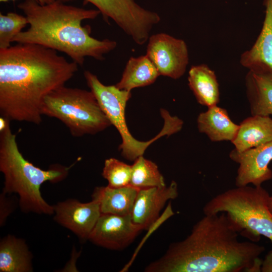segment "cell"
Segmentation results:
<instances>
[{"instance_id": "cell-4", "label": "cell", "mask_w": 272, "mask_h": 272, "mask_svg": "<svg viewBox=\"0 0 272 272\" xmlns=\"http://www.w3.org/2000/svg\"><path fill=\"white\" fill-rule=\"evenodd\" d=\"M10 122L7 119L0 127V171L4 175L2 192L17 194L18 205L24 213L53 215V206L43 198L40 187L47 181L55 183L65 179L74 164L69 167L53 164L47 170L36 167L19 151Z\"/></svg>"}, {"instance_id": "cell-15", "label": "cell", "mask_w": 272, "mask_h": 272, "mask_svg": "<svg viewBox=\"0 0 272 272\" xmlns=\"http://www.w3.org/2000/svg\"><path fill=\"white\" fill-rule=\"evenodd\" d=\"M139 190L131 185L117 188L98 186L93 191L92 199L98 202L101 214L130 215Z\"/></svg>"}, {"instance_id": "cell-7", "label": "cell", "mask_w": 272, "mask_h": 272, "mask_svg": "<svg viewBox=\"0 0 272 272\" xmlns=\"http://www.w3.org/2000/svg\"><path fill=\"white\" fill-rule=\"evenodd\" d=\"M42 113L61 121L75 137L94 134L111 124L91 91L62 86L48 95Z\"/></svg>"}, {"instance_id": "cell-14", "label": "cell", "mask_w": 272, "mask_h": 272, "mask_svg": "<svg viewBox=\"0 0 272 272\" xmlns=\"http://www.w3.org/2000/svg\"><path fill=\"white\" fill-rule=\"evenodd\" d=\"M265 17L255 43L242 53L241 64L258 75L272 77V0H264Z\"/></svg>"}, {"instance_id": "cell-28", "label": "cell", "mask_w": 272, "mask_h": 272, "mask_svg": "<svg viewBox=\"0 0 272 272\" xmlns=\"http://www.w3.org/2000/svg\"><path fill=\"white\" fill-rule=\"evenodd\" d=\"M268 207L270 213L272 214V196H270L269 198Z\"/></svg>"}, {"instance_id": "cell-20", "label": "cell", "mask_w": 272, "mask_h": 272, "mask_svg": "<svg viewBox=\"0 0 272 272\" xmlns=\"http://www.w3.org/2000/svg\"><path fill=\"white\" fill-rule=\"evenodd\" d=\"M245 84L251 115H272V77L248 71Z\"/></svg>"}, {"instance_id": "cell-22", "label": "cell", "mask_w": 272, "mask_h": 272, "mask_svg": "<svg viewBox=\"0 0 272 272\" xmlns=\"http://www.w3.org/2000/svg\"><path fill=\"white\" fill-rule=\"evenodd\" d=\"M129 185L139 189L166 185L157 165L143 156L136 159L131 165Z\"/></svg>"}, {"instance_id": "cell-13", "label": "cell", "mask_w": 272, "mask_h": 272, "mask_svg": "<svg viewBox=\"0 0 272 272\" xmlns=\"http://www.w3.org/2000/svg\"><path fill=\"white\" fill-rule=\"evenodd\" d=\"M178 195V185L175 181L168 186L139 189L131 213L132 222L143 230L148 229L158 219L166 202Z\"/></svg>"}, {"instance_id": "cell-1", "label": "cell", "mask_w": 272, "mask_h": 272, "mask_svg": "<svg viewBox=\"0 0 272 272\" xmlns=\"http://www.w3.org/2000/svg\"><path fill=\"white\" fill-rule=\"evenodd\" d=\"M78 66L39 45L18 43L0 50L1 116L39 124L46 97L65 86Z\"/></svg>"}, {"instance_id": "cell-26", "label": "cell", "mask_w": 272, "mask_h": 272, "mask_svg": "<svg viewBox=\"0 0 272 272\" xmlns=\"http://www.w3.org/2000/svg\"><path fill=\"white\" fill-rule=\"evenodd\" d=\"M260 271L272 272V250L268 252L263 260H262Z\"/></svg>"}, {"instance_id": "cell-12", "label": "cell", "mask_w": 272, "mask_h": 272, "mask_svg": "<svg viewBox=\"0 0 272 272\" xmlns=\"http://www.w3.org/2000/svg\"><path fill=\"white\" fill-rule=\"evenodd\" d=\"M142 230L132 222L131 214H101L89 240L98 246L118 250L129 245Z\"/></svg>"}, {"instance_id": "cell-6", "label": "cell", "mask_w": 272, "mask_h": 272, "mask_svg": "<svg viewBox=\"0 0 272 272\" xmlns=\"http://www.w3.org/2000/svg\"><path fill=\"white\" fill-rule=\"evenodd\" d=\"M84 76L88 86L101 109L111 125L115 127L120 134L122 143L119 149L125 159L134 161L143 156L147 148L157 139L164 135L169 136L181 129L183 124L182 120L166 112L162 114L164 121L163 127L156 137L146 142L136 140L130 133L125 118V109L127 102L131 96V92L120 90L115 85H105L96 75L89 71H85Z\"/></svg>"}, {"instance_id": "cell-19", "label": "cell", "mask_w": 272, "mask_h": 272, "mask_svg": "<svg viewBox=\"0 0 272 272\" xmlns=\"http://www.w3.org/2000/svg\"><path fill=\"white\" fill-rule=\"evenodd\" d=\"M188 86L198 103L210 107L220 101L219 86L214 71L207 65L192 66L188 72Z\"/></svg>"}, {"instance_id": "cell-24", "label": "cell", "mask_w": 272, "mask_h": 272, "mask_svg": "<svg viewBox=\"0 0 272 272\" xmlns=\"http://www.w3.org/2000/svg\"><path fill=\"white\" fill-rule=\"evenodd\" d=\"M131 166L115 158L105 161L102 176L108 182V185L117 188L130 185Z\"/></svg>"}, {"instance_id": "cell-21", "label": "cell", "mask_w": 272, "mask_h": 272, "mask_svg": "<svg viewBox=\"0 0 272 272\" xmlns=\"http://www.w3.org/2000/svg\"><path fill=\"white\" fill-rule=\"evenodd\" d=\"M159 76L157 68L146 54L131 57L120 81L115 85L120 90L131 92L133 89L152 84Z\"/></svg>"}, {"instance_id": "cell-23", "label": "cell", "mask_w": 272, "mask_h": 272, "mask_svg": "<svg viewBox=\"0 0 272 272\" xmlns=\"http://www.w3.org/2000/svg\"><path fill=\"white\" fill-rule=\"evenodd\" d=\"M28 25L25 16L15 12L0 13V50L11 46L14 38Z\"/></svg>"}, {"instance_id": "cell-9", "label": "cell", "mask_w": 272, "mask_h": 272, "mask_svg": "<svg viewBox=\"0 0 272 272\" xmlns=\"http://www.w3.org/2000/svg\"><path fill=\"white\" fill-rule=\"evenodd\" d=\"M146 55L160 75L173 79H178L184 75L189 62L185 41L164 33L150 36Z\"/></svg>"}, {"instance_id": "cell-8", "label": "cell", "mask_w": 272, "mask_h": 272, "mask_svg": "<svg viewBox=\"0 0 272 272\" xmlns=\"http://www.w3.org/2000/svg\"><path fill=\"white\" fill-rule=\"evenodd\" d=\"M66 3L75 0H57ZM93 5L108 23L111 19L133 41L145 44L154 26L161 18L155 12L145 9L135 0H84Z\"/></svg>"}, {"instance_id": "cell-27", "label": "cell", "mask_w": 272, "mask_h": 272, "mask_svg": "<svg viewBox=\"0 0 272 272\" xmlns=\"http://www.w3.org/2000/svg\"><path fill=\"white\" fill-rule=\"evenodd\" d=\"M16 0H0L1 2L6 3L9 1H14ZM40 4L42 5H44L46 4H48L54 2L55 0H36Z\"/></svg>"}, {"instance_id": "cell-5", "label": "cell", "mask_w": 272, "mask_h": 272, "mask_svg": "<svg viewBox=\"0 0 272 272\" xmlns=\"http://www.w3.org/2000/svg\"><path fill=\"white\" fill-rule=\"evenodd\" d=\"M270 195L260 186L248 185L228 189L213 197L204 206L205 215L225 213L237 225L241 234L252 241L261 236L272 243V214Z\"/></svg>"}, {"instance_id": "cell-16", "label": "cell", "mask_w": 272, "mask_h": 272, "mask_svg": "<svg viewBox=\"0 0 272 272\" xmlns=\"http://www.w3.org/2000/svg\"><path fill=\"white\" fill-rule=\"evenodd\" d=\"M197 124L199 131L206 134L212 142H232L239 128V125L232 121L227 111L217 105L200 113Z\"/></svg>"}, {"instance_id": "cell-10", "label": "cell", "mask_w": 272, "mask_h": 272, "mask_svg": "<svg viewBox=\"0 0 272 272\" xmlns=\"http://www.w3.org/2000/svg\"><path fill=\"white\" fill-rule=\"evenodd\" d=\"M54 220L74 233L82 241L89 240L101 213L98 202L83 203L69 198L53 206Z\"/></svg>"}, {"instance_id": "cell-25", "label": "cell", "mask_w": 272, "mask_h": 272, "mask_svg": "<svg viewBox=\"0 0 272 272\" xmlns=\"http://www.w3.org/2000/svg\"><path fill=\"white\" fill-rule=\"evenodd\" d=\"M2 192L0 194V226L5 224L8 217L15 211L17 202L15 198Z\"/></svg>"}, {"instance_id": "cell-11", "label": "cell", "mask_w": 272, "mask_h": 272, "mask_svg": "<svg viewBox=\"0 0 272 272\" xmlns=\"http://www.w3.org/2000/svg\"><path fill=\"white\" fill-rule=\"evenodd\" d=\"M229 157L239 164L235 178L236 186L249 184L260 186L272 178V171L268 167L272 160V141L243 152L234 149Z\"/></svg>"}, {"instance_id": "cell-17", "label": "cell", "mask_w": 272, "mask_h": 272, "mask_svg": "<svg viewBox=\"0 0 272 272\" xmlns=\"http://www.w3.org/2000/svg\"><path fill=\"white\" fill-rule=\"evenodd\" d=\"M272 141V118L251 115L239 125L234 139L231 142L235 149L243 152Z\"/></svg>"}, {"instance_id": "cell-2", "label": "cell", "mask_w": 272, "mask_h": 272, "mask_svg": "<svg viewBox=\"0 0 272 272\" xmlns=\"http://www.w3.org/2000/svg\"><path fill=\"white\" fill-rule=\"evenodd\" d=\"M205 215L184 240L171 244L147 272H259L262 245L240 241L237 225L225 213Z\"/></svg>"}, {"instance_id": "cell-3", "label": "cell", "mask_w": 272, "mask_h": 272, "mask_svg": "<svg viewBox=\"0 0 272 272\" xmlns=\"http://www.w3.org/2000/svg\"><path fill=\"white\" fill-rule=\"evenodd\" d=\"M18 8L25 14L29 28L22 31L13 42L43 46L69 56L82 66L86 57L102 60L104 55L115 48L116 41L98 40L91 36L85 20H93L101 14L97 9H87L55 0L44 5L36 0H25Z\"/></svg>"}, {"instance_id": "cell-18", "label": "cell", "mask_w": 272, "mask_h": 272, "mask_svg": "<svg viewBox=\"0 0 272 272\" xmlns=\"http://www.w3.org/2000/svg\"><path fill=\"white\" fill-rule=\"evenodd\" d=\"M33 255L22 238L8 234L0 241L1 272H31Z\"/></svg>"}]
</instances>
